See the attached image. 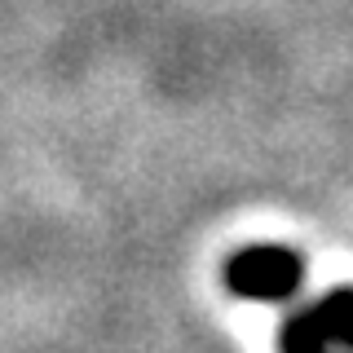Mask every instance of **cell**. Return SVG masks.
Wrapping results in <instances>:
<instances>
[{
    "label": "cell",
    "instance_id": "obj_1",
    "mask_svg": "<svg viewBox=\"0 0 353 353\" xmlns=\"http://www.w3.org/2000/svg\"><path fill=\"white\" fill-rule=\"evenodd\" d=\"M353 349V287H336L318 305L296 309L279 327V353Z\"/></svg>",
    "mask_w": 353,
    "mask_h": 353
},
{
    "label": "cell",
    "instance_id": "obj_2",
    "mask_svg": "<svg viewBox=\"0 0 353 353\" xmlns=\"http://www.w3.org/2000/svg\"><path fill=\"white\" fill-rule=\"evenodd\" d=\"M301 274V256L279 243H256L225 261V287L243 301H292Z\"/></svg>",
    "mask_w": 353,
    "mask_h": 353
}]
</instances>
